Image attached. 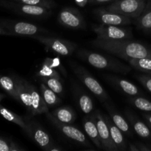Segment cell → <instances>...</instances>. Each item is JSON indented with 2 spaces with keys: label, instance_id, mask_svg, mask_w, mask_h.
Here are the masks:
<instances>
[{
  "label": "cell",
  "instance_id": "cell-12",
  "mask_svg": "<svg viewBox=\"0 0 151 151\" xmlns=\"http://www.w3.org/2000/svg\"><path fill=\"white\" fill-rule=\"evenodd\" d=\"M8 7L19 14L33 18H47L52 14V9L42 6L31 5L22 3H10Z\"/></svg>",
  "mask_w": 151,
  "mask_h": 151
},
{
  "label": "cell",
  "instance_id": "cell-33",
  "mask_svg": "<svg viewBox=\"0 0 151 151\" xmlns=\"http://www.w3.org/2000/svg\"><path fill=\"white\" fill-rule=\"evenodd\" d=\"M137 78L143 86L148 91L151 93V75H137Z\"/></svg>",
  "mask_w": 151,
  "mask_h": 151
},
{
  "label": "cell",
  "instance_id": "cell-13",
  "mask_svg": "<svg viewBox=\"0 0 151 151\" xmlns=\"http://www.w3.org/2000/svg\"><path fill=\"white\" fill-rule=\"evenodd\" d=\"M94 14L98 20L102 24L110 25H117V26H125L128 25L132 22V19L116 12L110 11L106 8L97 9L94 11Z\"/></svg>",
  "mask_w": 151,
  "mask_h": 151
},
{
  "label": "cell",
  "instance_id": "cell-7",
  "mask_svg": "<svg viewBox=\"0 0 151 151\" xmlns=\"http://www.w3.org/2000/svg\"><path fill=\"white\" fill-rule=\"evenodd\" d=\"M93 30L97 38L104 40L132 39L133 33L131 29L123 26L100 24L93 26Z\"/></svg>",
  "mask_w": 151,
  "mask_h": 151
},
{
  "label": "cell",
  "instance_id": "cell-17",
  "mask_svg": "<svg viewBox=\"0 0 151 151\" xmlns=\"http://www.w3.org/2000/svg\"><path fill=\"white\" fill-rule=\"evenodd\" d=\"M16 84L18 101L25 106L29 114L31 112V95L28 87V81L16 75H13Z\"/></svg>",
  "mask_w": 151,
  "mask_h": 151
},
{
  "label": "cell",
  "instance_id": "cell-3",
  "mask_svg": "<svg viewBox=\"0 0 151 151\" xmlns=\"http://www.w3.org/2000/svg\"><path fill=\"white\" fill-rule=\"evenodd\" d=\"M26 129L24 132L39 146L46 151H61L62 148L56 145L50 138L48 133L40 125L38 122L29 116H25Z\"/></svg>",
  "mask_w": 151,
  "mask_h": 151
},
{
  "label": "cell",
  "instance_id": "cell-26",
  "mask_svg": "<svg viewBox=\"0 0 151 151\" xmlns=\"http://www.w3.org/2000/svg\"><path fill=\"white\" fill-rule=\"evenodd\" d=\"M0 87L4 90L10 97L18 100V94L16 90V84L13 76H4L0 75Z\"/></svg>",
  "mask_w": 151,
  "mask_h": 151
},
{
  "label": "cell",
  "instance_id": "cell-31",
  "mask_svg": "<svg viewBox=\"0 0 151 151\" xmlns=\"http://www.w3.org/2000/svg\"><path fill=\"white\" fill-rule=\"evenodd\" d=\"M16 2L22 3V4H31V5L42 6L47 8L52 9L55 7V3L53 0H13Z\"/></svg>",
  "mask_w": 151,
  "mask_h": 151
},
{
  "label": "cell",
  "instance_id": "cell-9",
  "mask_svg": "<svg viewBox=\"0 0 151 151\" xmlns=\"http://www.w3.org/2000/svg\"><path fill=\"white\" fill-rule=\"evenodd\" d=\"M145 5V0H117L106 9L135 19L141 14Z\"/></svg>",
  "mask_w": 151,
  "mask_h": 151
},
{
  "label": "cell",
  "instance_id": "cell-23",
  "mask_svg": "<svg viewBox=\"0 0 151 151\" xmlns=\"http://www.w3.org/2000/svg\"><path fill=\"white\" fill-rule=\"evenodd\" d=\"M55 118L62 123L72 124L77 118L75 111L69 106H63L56 109L52 113Z\"/></svg>",
  "mask_w": 151,
  "mask_h": 151
},
{
  "label": "cell",
  "instance_id": "cell-28",
  "mask_svg": "<svg viewBox=\"0 0 151 151\" xmlns=\"http://www.w3.org/2000/svg\"><path fill=\"white\" fill-rule=\"evenodd\" d=\"M128 102L137 109L147 113H151V101L141 96H134L128 98Z\"/></svg>",
  "mask_w": 151,
  "mask_h": 151
},
{
  "label": "cell",
  "instance_id": "cell-34",
  "mask_svg": "<svg viewBox=\"0 0 151 151\" xmlns=\"http://www.w3.org/2000/svg\"><path fill=\"white\" fill-rule=\"evenodd\" d=\"M0 151H10V139L0 137Z\"/></svg>",
  "mask_w": 151,
  "mask_h": 151
},
{
  "label": "cell",
  "instance_id": "cell-37",
  "mask_svg": "<svg viewBox=\"0 0 151 151\" xmlns=\"http://www.w3.org/2000/svg\"><path fill=\"white\" fill-rule=\"evenodd\" d=\"M143 117L145 119L147 124L151 125V113H145L143 114Z\"/></svg>",
  "mask_w": 151,
  "mask_h": 151
},
{
  "label": "cell",
  "instance_id": "cell-41",
  "mask_svg": "<svg viewBox=\"0 0 151 151\" xmlns=\"http://www.w3.org/2000/svg\"><path fill=\"white\" fill-rule=\"evenodd\" d=\"M147 125H148L149 128H150V130H151V125H150V124H147Z\"/></svg>",
  "mask_w": 151,
  "mask_h": 151
},
{
  "label": "cell",
  "instance_id": "cell-27",
  "mask_svg": "<svg viewBox=\"0 0 151 151\" xmlns=\"http://www.w3.org/2000/svg\"><path fill=\"white\" fill-rule=\"evenodd\" d=\"M0 114L4 119H7V121L16 124L19 127H21L24 131H25V129H26V123H25L24 119L19 116V115L15 114L14 112L4 108L1 104H0Z\"/></svg>",
  "mask_w": 151,
  "mask_h": 151
},
{
  "label": "cell",
  "instance_id": "cell-18",
  "mask_svg": "<svg viewBox=\"0 0 151 151\" xmlns=\"http://www.w3.org/2000/svg\"><path fill=\"white\" fill-rule=\"evenodd\" d=\"M125 116L136 134L144 139H151V130L147 125L140 120L133 112L127 109L125 111Z\"/></svg>",
  "mask_w": 151,
  "mask_h": 151
},
{
  "label": "cell",
  "instance_id": "cell-20",
  "mask_svg": "<svg viewBox=\"0 0 151 151\" xmlns=\"http://www.w3.org/2000/svg\"><path fill=\"white\" fill-rule=\"evenodd\" d=\"M83 128L86 134L88 136V138L92 141L94 145L97 148L103 149L94 114L84 117L83 120Z\"/></svg>",
  "mask_w": 151,
  "mask_h": 151
},
{
  "label": "cell",
  "instance_id": "cell-14",
  "mask_svg": "<svg viewBox=\"0 0 151 151\" xmlns=\"http://www.w3.org/2000/svg\"><path fill=\"white\" fill-rule=\"evenodd\" d=\"M105 78L113 84L116 88L120 90L122 92L125 93L127 95L134 97V96H141L142 93L140 91L138 87L134 85L133 83L130 82L129 81L121 78L119 77L115 76V75H107L105 76Z\"/></svg>",
  "mask_w": 151,
  "mask_h": 151
},
{
  "label": "cell",
  "instance_id": "cell-22",
  "mask_svg": "<svg viewBox=\"0 0 151 151\" xmlns=\"http://www.w3.org/2000/svg\"><path fill=\"white\" fill-rule=\"evenodd\" d=\"M137 29L145 33H151V4L145 5L141 14L135 19Z\"/></svg>",
  "mask_w": 151,
  "mask_h": 151
},
{
  "label": "cell",
  "instance_id": "cell-8",
  "mask_svg": "<svg viewBox=\"0 0 151 151\" xmlns=\"http://www.w3.org/2000/svg\"><path fill=\"white\" fill-rule=\"evenodd\" d=\"M46 114H47V117L51 122V123L58 131H60L63 135L66 136L67 138L70 139L71 140L81 145L90 149H93L92 145L88 140V139L86 138L85 134L82 131H80L78 128L72 125V124H66L60 122L50 112H47Z\"/></svg>",
  "mask_w": 151,
  "mask_h": 151
},
{
  "label": "cell",
  "instance_id": "cell-5",
  "mask_svg": "<svg viewBox=\"0 0 151 151\" xmlns=\"http://www.w3.org/2000/svg\"><path fill=\"white\" fill-rule=\"evenodd\" d=\"M0 26L7 30L10 35H13L27 36L32 38L35 35L49 33L47 29L41 27L22 21H1L0 22Z\"/></svg>",
  "mask_w": 151,
  "mask_h": 151
},
{
  "label": "cell",
  "instance_id": "cell-1",
  "mask_svg": "<svg viewBox=\"0 0 151 151\" xmlns=\"http://www.w3.org/2000/svg\"><path fill=\"white\" fill-rule=\"evenodd\" d=\"M94 47L125 58H151V47L131 39L104 40L96 38L91 41Z\"/></svg>",
  "mask_w": 151,
  "mask_h": 151
},
{
  "label": "cell",
  "instance_id": "cell-2",
  "mask_svg": "<svg viewBox=\"0 0 151 151\" xmlns=\"http://www.w3.org/2000/svg\"><path fill=\"white\" fill-rule=\"evenodd\" d=\"M77 55L81 60H84L96 69L109 70L123 75H126L131 70L130 66L119 61L115 58L91 50H81L77 52Z\"/></svg>",
  "mask_w": 151,
  "mask_h": 151
},
{
  "label": "cell",
  "instance_id": "cell-21",
  "mask_svg": "<svg viewBox=\"0 0 151 151\" xmlns=\"http://www.w3.org/2000/svg\"><path fill=\"white\" fill-rule=\"evenodd\" d=\"M106 122L109 126V131H110L111 137L113 139L114 143L116 145L118 150H127V143L124 137L123 132L115 125L112 121L110 116L104 115Z\"/></svg>",
  "mask_w": 151,
  "mask_h": 151
},
{
  "label": "cell",
  "instance_id": "cell-32",
  "mask_svg": "<svg viewBox=\"0 0 151 151\" xmlns=\"http://www.w3.org/2000/svg\"><path fill=\"white\" fill-rule=\"evenodd\" d=\"M44 61L47 62L50 66L54 68L55 69H56V70L58 69L60 73H62L63 75L66 76V72L64 69V68L63 67V66H62L59 58H46L44 59Z\"/></svg>",
  "mask_w": 151,
  "mask_h": 151
},
{
  "label": "cell",
  "instance_id": "cell-40",
  "mask_svg": "<svg viewBox=\"0 0 151 151\" xmlns=\"http://www.w3.org/2000/svg\"><path fill=\"white\" fill-rule=\"evenodd\" d=\"M4 97H5V96H4V94H1V93H0V103H1V100H2L4 98Z\"/></svg>",
  "mask_w": 151,
  "mask_h": 151
},
{
  "label": "cell",
  "instance_id": "cell-39",
  "mask_svg": "<svg viewBox=\"0 0 151 151\" xmlns=\"http://www.w3.org/2000/svg\"><path fill=\"white\" fill-rule=\"evenodd\" d=\"M0 35H10V33L7 30H5L4 28L0 26Z\"/></svg>",
  "mask_w": 151,
  "mask_h": 151
},
{
  "label": "cell",
  "instance_id": "cell-36",
  "mask_svg": "<svg viewBox=\"0 0 151 151\" xmlns=\"http://www.w3.org/2000/svg\"><path fill=\"white\" fill-rule=\"evenodd\" d=\"M112 1V0H88V3L92 4H103V3L109 2V1Z\"/></svg>",
  "mask_w": 151,
  "mask_h": 151
},
{
  "label": "cell",
  "instance_id": "cell-25",
  "mask_svg": "<svg viewBox=\"0 0 151 151\" xmlns=\"http://www.w3.org/2000/svg\"><path fill=\"white\" fill-rule=\"evenodd\" d=\"M125 60L136 70L143 72L146 75H151V58H125Z\"/></svg>",
  "mask_w": 151,
  "mask_h": 151
},
{
  "label": "cell",
  "instance_id": "cell-16",
  "mask_svg": "<svg viewBox=\"0 0 151 151\" xmlns=\"http://www.w3.org/2000/svg\"><path fill=\"white\" fill-rule=\"evenodd\" d=\"M73 94L80 110L85 114H90L94 109L91 97L78 85L73 86Z\"/></svg>",
  "mask_w": 151,
  "mask_h": 151
},
{
  "label": "cell",
  "instance_id": "cell-6",
  "mask_svg": "<svg viewBox=\"0 0 151 151\" xmlns=\"http://www.w3.org/2000/svg\"><path fill=\"white\" fill-rule=\"evenodd\" d=\"M32 38L39 41L46 47V49L58 55H71L77 48L76 44L60 38L38 35L32 36Z\"/></svg>",
  "mask_w": 151,
  "mask_h": 151
},
{
  "label": "cell",
  "instance_id": "cell-11",
  "mask_svg": "<svg viewBox=\"0 0 151 151\" xmlns=\"http://www.w3.org/2000/svg\"><path fill=\"white\" fill-rule=\"evenodd\" d=\"M93 114H94V119H95L96 125H97V129H98L99 136H100L102 147L103 150L108 151H117V148L111 137L110 131H109L108 124L104 117V115L98 110L95 111Z\"/></svg>",
  "mask_w": 151,
  "mask_h": 151
},
{
  "label": "cell",
  "instance_id": "cell-30",
  "mask_svg": "<svg viewBox=\"0 0 151 151\" xmlns=\"http://www.w3.org/2000/svg\"><path fill=\"white\" fill-rule=\"evenodd\" d=\"M36 76L39 78H60V74L56 69L52 67L46 61L43 62L41 67L36 73Z\"/></svg>",
  "mask_w": 151,
  "mask_h": 151
},
{
  "label": "cell",
  "instance_id": "cell-24",
  "mask_svg": "<svg viewBox=\"0 0 151 151\" xmlns=\"http://www.w3.org/2000/svg\"><path fill=\"white\" fill-rule=\"evenodd\" d=\"M40 92L46 104L49 108H52L61 103V100L58 97V94L50 89L47 86L41 83L40 85Z\"/></svg>",
  "mask_w": 151,
  "mask_h": 151
},
{
  "label": "cell",
  "instance_id": "cell-19",
  "mask_svg": "<svg viewBox=\"0 0 151 151\" xmlns=\"http://www.w3.org/2000/svg\"><path fill=\"white\" fill-rule=\"evenodd\" d=\"M105 107L106 108L109 116L111 118L114 123L128 137H132L133 131L131 128L130 123L123 117L122 114L115 109L111 105L109 104L108 103H105Z\"/></svg>",
  "mask_w": 151,
  "mask_h": 151
},
{
  "label": "cell",
  "instance_id": "cell-29",
  "mask_svg": "<svg viewBox=\"0 0 151 151\" xmlns=\"http://www.w3.org/2000/svg\"><path fill=\"white\" fill-rule=\"evenodd\" d=\"M41 83L45 84L50 89L58 94V95H61L63 91V84L60 81V78H40Z\"/></svg>",
  "mask_w": 151,
  "mask_h": 151
},
{
  "label": "cell",
  "instance_id": "cell-35",
  "mask_svg": "<svg viewBox=\"0 0 151 151\" xmlns=\"http://www.w3.org/2000/svg\"><path fill=\"white\" fill-rule=\"evenodd\" d=\"M136 146L137 147L138 151H151V147L142 143H136Z\"/></svg>",
  "mask_w": 151,
  "mask_h": 151
},
{
  "label": "cell",
  "instance_id": "cell-15",
  "mask_svg": "<svg viewBox=\"0 0 151 151\" xmlns=\"http://www.w3.org/2000/svg\"><path fill=\"white\" fill-rule=\"evenodd\" d=\"M28 87L31 95V112L29 116H34L49 112V107L43 99L41 92L30 83H28Z\"/></svg>",
  "mask_w": 151,
  "mask_h": 151
},
{
  "label": "cell",
  "instance_id": "cell-4",
  "mask_svg": "<svg viewBox=\"0 0 151 151\" xmlns=\"http://www.w3.org/2000/svg\"><path fill=\"white\" fill-rule=\"evenodd\" d=\"M71 66L78 79L92 94H94L102 102L107 103L109 101V94H107L104 88L102 86L101 84L97 81L95 78H94L92 75H91L85 68L76 63H71Z\"/></svg>",
  "mask_w": 151,
  "mask_h": 151
},
{
  "label": "cell",
  "instance_id": "cell-38",
  "mask_svg": "<svg viewBox=\"0 0 151 151\" xmlns=\"http://www.w3.org/2000/svg\"><path fill=\"white\" fill-rule=\"evenodd\" d=\"M75 2L80 7H84L87 3H88V0H75Z\"/></svg>",
  "mask_w": 151,
  "mask_h": 151
},
{
  "label": "cell",
  "instance_id": "cell-10",
  "mask_svg": "<svg viewBox=\"0 0 151 151\" xmlns=\"http://www.w3.org/2000/svg\"><path fill=\"white\" fill-rule=\"evenodd\" d=\"M58 22L64 27L74 29H83L86 23L82 13L74 7H64L58 16Z\"/></svg>",
  "mask_w": 151,
  "mask_h": 151
}]
</instances>
